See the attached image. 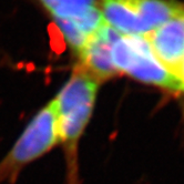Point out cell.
I'll list each match as a JSON object with an SVG mask.
<instances>
[{"label": "cell", "instance_id": "6da1fadb", "mask_svg": "<svg viewBox=\"0 0 184 184\" xmlns=\"http://www.w3.org/2000/svg\"><path fill=\"white\" fill-rule=\"evenodd\" d=\"M100 83L75 65L51 102L57 120L59 144L65 160L67 184H80L78 174V147L91 119Z\"/></svg>", "mask_w": 184, "mask_h": 184}, {"label": "cell", "instance_id": "7a4b0ae2", "mask_svg": "<svg viewBox=\"0 0 184 184\" xmlns=\"http://www.w3.org/2000/svg\"><path fill=\"white\" fill-rule=\"evenodd\" d=\"M59 144L52 102L41 108L27 124L11 150L0 161V184L12 183L24 167Z\"/></svg>", "mask_w": 184, "mask_h": 184}, {"label": "cell", "instance_id": "3957f363", "mask_svg": "<svg viewBox=\"0 0 184 184\" xmlns=\"http://www.w3.org/2000/svg\"><path fill=\"white\" fill-rule=\"evenodd\" d=\"M112 62L118 73L138 81L180 91V83L154 57L144 36L119 34L112 46Z\"/></svg>", "mask_w": 184, "mask_h": 184}, {"label": "cell", "instance_id": "277c9868", "mask_svg": "<svg viewBox=\"0 0 184 184\" xmlns=\"http://www.w3.org/2000/svg\"><path fill=\"white\" fill-rule=\"evenodd\" d=\"M144 37L157 61L177 80L184 60V9Z\"/></svg>", "mask_w": 184, "mask_h": 184}, {"label": "cell", "instance_id": "5b68a950", "mask_svg": "<svg viewBox=\"0 0 184 184\" xmlns=\"http://www.w3.org/2000/svg\"><path fill=\"white\" fill-rule=\"evenodd\" d=\"M119 34L106 24L89 39L77 56V65L99 83L118 75L112 62V46Z\"/></svg>", "mask_w": 184, "mask_h": 184}, {"label": "cell", "instance_id": "8992f818", "mask_svg": "<svg viewBox=\"0 0 184 184\" xmlns=\"http://www.w3.org/2000/svg\"><path fill=\"white\" fill-rule=\"evenodd\" d=\"M100 10L106 24L124 36H145L148 30L129 0H100Z\"/></svg>", "mask_w": 184, "mask_h": 184}, {"label": "cell", "instance_id": "52a82bcc", "mask_svg": "<svg viewBox=\"0 0 184 184\" xmlns=\"http://www.w3.org/2000/svg\"><path fill=\"white\" fill-rule=\"evenodd\" d=\"M48 11L56 24H69L77 28L93 9L99 7L98 0H38Z\"/></svg>", "mask_w": 184, "mask_h": 184}, {"label": "cell", "instance_id": "ba28073f", "mask_svg": "<svg viewBox=\"0 0 184 184\" xmlns=\"http://www.w3.org/2000/svg\"><path fill=\"white\" fill-rule=\"evenodd\" d=\"M148 33L170 20L184 9L176 2L167 0H129Z\"/></svg>", "mask_w": 184, "mask_h": 184}, {"label": "cell", "instance_id": "9c48e42d", "mask_svg": "<svg viewBox=\"0 0 184 184\" xmlns=\"http://www.w3.org/2000/svg\"><path fill=\"white\" fill-rule=\"evenodd\" d=\"M177 81L180 83V91L184 92V60L183 63H182V67H181L180 73L177 75Z\"/></svg>", "mask_w": 184, "mask_h": 184}]
</instances>
